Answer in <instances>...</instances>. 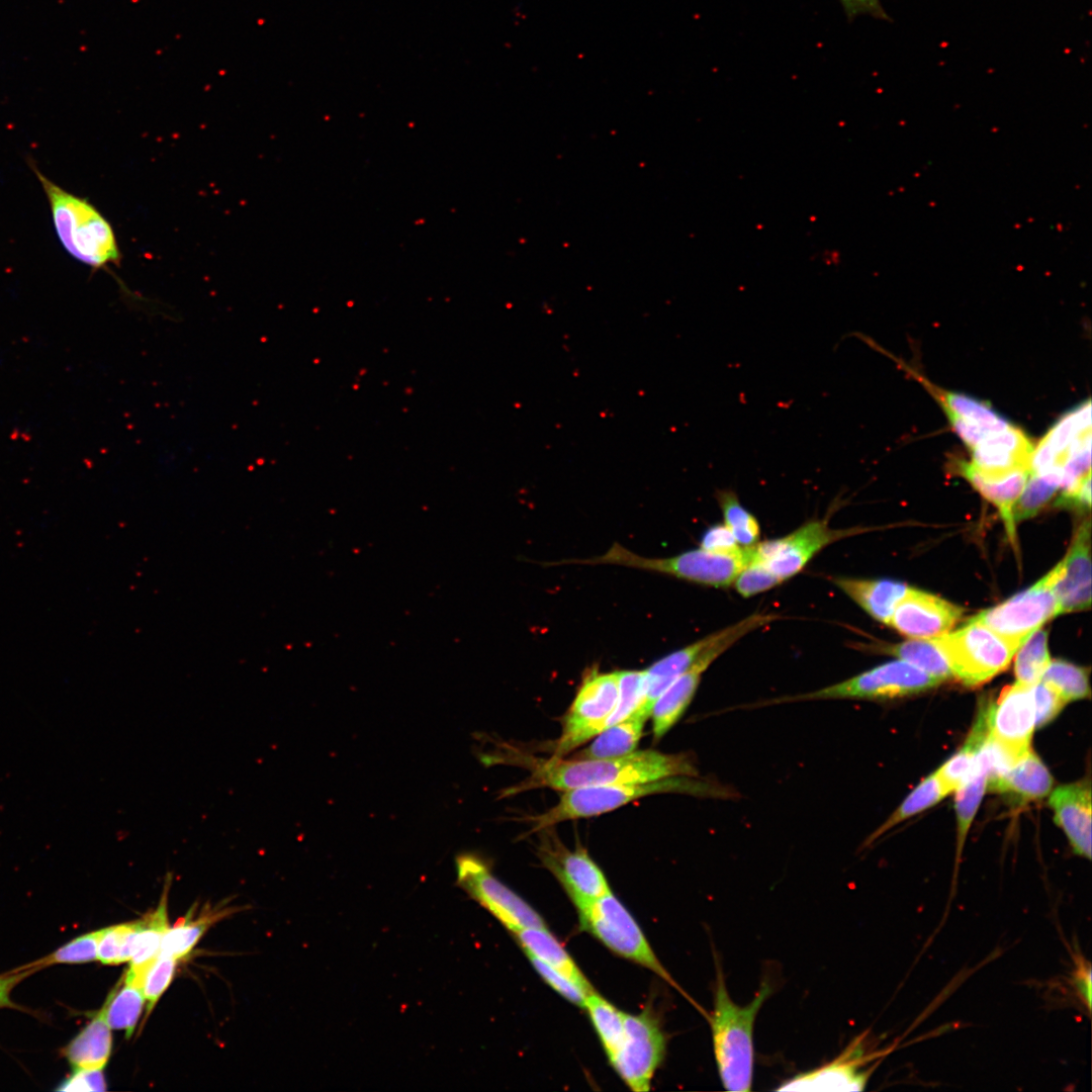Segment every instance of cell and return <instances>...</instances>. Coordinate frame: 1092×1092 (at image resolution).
Here are the masks:
<instances>
[{
  "label": "cell",
  "instance_id": "cell-1",
  "mask_svg": "<svg viewBox=\"0 0 1092 1092\" xmlns=\"http://www.w3.org/2000/svg\"><path fill=\"white\" fill-rule=\"evenodd\" d=\"M530 775L506 791L519 794L537 788L565 792L578 788L614 784L642 783L672 777H698V769L687 753H662L655 750L633 751L626 755L573 759L552 756L528 759Z\"/></svg>",
  "mask_w": 1092,
  "mask_h": 1092
},
{
  "label": "cell",
  "instance_id": "cell-2",
  "mask_svg": "<svg viewBox=\"0 0 1092 1092\" xmlns=\"http://www.w3.org/2000/svg\"><path fill=\"white\" fill-rule=\"evenodd\" d=\"M714 990V1007L709 1017L713 1051L719 1076L727 1091L748 1092L753 1078V1026L756 1015L772 993L763 982L753 1000L736 1004L730 997L719 963Z\"/></svg>",
  "mask_w": 1092,
  "mask_h": 1092
},
{
  "label": "cell",
  "instance_id": "cell-3",
  "mask_svg": "<svg viewBox=\"0 0 1092 1092\" xmlns=\"http://www.w3.org/2000/svg\"><path fill=\"white\" fill-rule=\"evenodd\" d=\"M664 793L717 798L734 795V792L719 784L688 776L651 782L578 788L563 792L555 806L530 818L532 821L530 832L545 830L563 821L602 815L643 797Z\"/></svg>",
  "mask_w": 1092,
  "mask_h": 1092
},
{
  "label": "cell",
  "instance_id": "cell-4",
  "mask_svg": "<svg viewBox=\"0 0 1092 1092\" xmlns=\"http://www.w3.org/2000/svg\"><path fill=\"white\" fill-rule=\"evenodd\" d=\"M48 198L54 228L65 250L78 261L95 269L119 260V250L110 223L87 200L63 189L30 163Z\"/></svg>",
  "mask_w": 1092,
  "mask_h": 1092
},
{
  "label": "cell",
  "instance_id": "cell-5",
  "mask_svg": "<svg viewBox=\"0 0 1092 1092\" xmlns=\"http://www.w3.org/2000/svg\"><path fill=\"white\" fill-rule=\"evenodd\" d=\"M754 545L743 547L735 553H716L700 547L671 557L650 558L638 555L615 542L601 556L563 560L555 562L554 565L615 564L663 573L704 585L726 587L733 584L740 571L752 560Z\"/></svg>",
  "mask_w": 1092,
  "mask_h": 1092
},
{
  "label": "cell",
  "instance_id": "cell-6",
  "mask_svg": "<svg viewBox=\"0 0 1092 1092\" xmlns=\"http://www.w3.org/2000/svg\"><path fill=\"white\" fill-rule=\"evenodd\" d=\"M934 639L945 654L952 675L967 686L983 684L1007 668L1018 649L973 619L959 630Z\"/></svg>",
  "mask_w": 1092,
  "mask_h": 1092
},
{
  "label": "cell",
  "instance_id": "cell-7",
  "mask_svg": "<svg viewBox=\"0 0 1092 1092\" xmlns=\"http://www.w3.org/2000/svg\"><path fill=\"white\" fill-rule=\"evenodd\" d=\"M577 910L582 928L608 948L649 969L681 991L657 959L633 916L612 892Z\"/></svg>",
  "mask_w": 1092,
  "mask_h": 1092
},
{
  "label": "cell",
  "instance_id": "cell-8",
  "mask_svg": "<svg viewBox=\"0 0 1092 1092\" xmlns=\"http://www.w3.org/2000/svg\"><path fill=\"white\" fill-rule=\"evenodd\" d=\"M769 614H754L713 633L708 646L693 665L658 697L651 711L654 740L662 738L691 704L705 670L731 645L749 632L774 621Z\"/></svg>",
  "mask_w": 1092,
  "mask_h": 1092
},
{
  "label": "cell",
  "instance_id": "cell-9",
  "mask_svg": "<svg viewBox=\"0 0 1092 1092\" xmlns=\"http://www.w3.org/2000/svg\"><path fill=\"white\" fill-rule=\"evenodd\" d=\"M940 682L939 678L899 659L817 691L771 700L769 703L836 699L883 700L920 693Z\"/></svg>",
  "mask_w": 1092,
  "mask_h": 1092
},
{
  "label": "cell",
  "instance_id": "cell-10",
  "mask_svg": "<svg viewBox=\"0 0 1092 1092\" xmlns=\"http://www.w3.org/2000/svg\"><path fill=\"white\" fill-rule=\"evenodd\" d=\"M619 695L618 671H587L562 720L560 737L552 745L553 756L562 757L605 730Z\"/></svg>",
  "mask_w": 1092,
  "mask_h": 1092
},
{
  "label": "cell",
  "instance_id": "cell-11",
  "mask_svg": "<svg viewBox=\"0 0 1092 1092\" xmlns=\"http://www.w3.org/2000/svg\"><path fill=\"white\" fill-rule=\"evenodd\" d=\"M455 864L456 884L513 933L526 927H546L526 901L494 877L483 858L461 853Z\"/></svg>",
  "mask_w": 1092,
  "mask_h": 1092
},
{
  "label": "cell",
  "instance_id": "cell-12",
  "mask_svg": "<svg viewBox=\"0 0 1092 1092\" xmlns=\"http://www.w3.org/2000/svg\"><path fill=\"white\" fill-rule=\"evenodd\" d=\"M1059 572L1058 563L1029 588L972 619L986 625L1019 648L1033 632L1059 615L1055 594Z\"/></svg>",
  "mask_w": 1092,
  "mask_h": 1092
},
{
  "label": "cell",
  "instance_id": "cell-13",
  "mask_svg": "<svg viewBox=\"0 0 1092 1092\" xmlns=\"http://www.w3.org/2000/svg\"><path fill=\"white\" fill-rule=\"evenodd\" d=\"M623 1037L610 1062L632 1091H648L664 1057L665 1036L650 1012H623Z\"/></svg>",
  "mask_w": 1092,
  "mask_h": 1092
},
{
  "label": "cell",
  "instance_id": "cell-14",
  "mask_svg": "<svg viewBox=\"0 0 1092 1092\" xmlns=\"http://www.w3.org/2000/svg\"><path fill=\"white\" fill-rule=\"evenodd\" d=\"M857 531L832 529L823 520H811L782 538L758 541L754 557L783 582L799 573L823 548Z\"/></svg>",
  "mask_w": 1092,
  "mask_h": 1092
},
{
  "label": "cell",
  "instance_id": "cell-15",
  "mask_svg": "<svg viewBox=\"0 0 1092 1092\" xmlns=\"http://www.w3.org/2000/svg\"><path fill=\"white\" fill-rule=\"evenodd\" d=\"M988 735L1018 754L1030 749L1035 729L1033 685L1015 682L984 709Z\"/></svg>",
  "mask_w": 1092,
  "mask_h": 1092
},
{
  "label": "cell",
  "instance_id": "cell-16",
  "mask_svg": "<svg viewBox=\"0 0 1092 1092\" xmlns=\"http://www.w3.org/2000/svg\"><path fill=\"white\" fill-rule=\"evenodd\" d=\"M541 859L577 909L611 892L604 873L582 848L569 851L557 841L547 842L541 847Z\"/></svg>",
  "mask_w": 1092,
  "mask_h": 1092
},
{
  "label": "cell",
  "instance_id": "cell-17",
  "mask_svg": "<svg viewBox=\"0 0 1092 1092\" xmlns=\"http://www.w3.org/2000/svg\"><path fill=\"white\" fill-rule=\"evenodd\" d=\"M963 613L961 607L941 598L908 588L888 624L905 636L927 639L947 633Z\"/></svg>",
  "mask_w": 1092,
  "mask_h": 1092
},
{
  "label": "cell",
  "instance_id": "cell-18",
  "mask_svg": "<svg viewBox=\"0 0 1092 1092\" xmlns=\"http://www.w3.org/2000/svg\"><path fill=\"white\" fill-rule=\"evenodd\" d=\"M872 1060V1056L864 1055L860 1039H856L830 1063L795 1076L777 1090L862 1091L874 1070V1067L867 1068Z\"/></svg>",
  "mask_w": 1092,
  "mask_h": 1092
},
{
  "label": "cell",
  "instance_id": "cell-19",
  "mask_svg": "<svg viewBox=\"0 0 1092 1092\" xmlns=\"http://www.w3.org/2000/svg\"><path fill=\"white\" fill-rule=\"evenodd\" d=\"M1055 583L1059 615L1091 606V523L1078 528Z\"/></svg>",
  "mask_w": 1092,
  "mask_h": 1092
},
{
  "label": "cell",
  "instance_id": "cell-20",
  "mask_svg": "<svg viewBox=\"0 0 1092 1092\" xmlns=\"http://www.w3.org/2000/svg\"><path fill=\"white\" fill-rule=\"evenodd\" d=\"M1033 446L1027 436L1013 425L988 436L971 449V466L985 477H999L1016 469L1029 470Z\"/></svg>",
  "mask_w": 1092,
  "mask_h": 1092
},
{
  "label": "cell",
  "instance_id": "cell-21",
  "mask_svg": "<svg viewBox=\"0 0 1092 1092\" xmlns=\"http://www.w3.org/2000/svg\"><path fill=\"white\" fill-rule=\"evenodd\" d=\"M1050 805L1056 823L1063 829L1074 852L1091 858V789L1080 782L1052 792Z\"/></svg>",
  "mask_w": 1092,
  "mask_h": 1092
},
{
  "label": "cell",
  "instance_id": "cell-22",
  "mask_svg": "<svg viewBox=\"0 0 1092 1092\" xmlns=\"http://www.w3.org/2000/svg\"><path fill=\"white\" fill-rule=\"evenodd\" d=\"M961 474L999 511L1006 532L1015 542V521L1013 509L1023 490L1029 470L1020 468L999 477H985L978 473L969 462H960Z\"/></svg>",
  "mask_w": 1092,
  "mask_h": 1092
},
{
  "label": "cell",
  "instance_id": "cell-23",
  "mask_svg": "<svg viewBox=\"0 0 1092 1092\" xmlns=\"http://www.w3.org/2000/svg\"><path fill=\"white\" fill-rule=\"evenodd\" d=\"M833 583L879 622L888 624L897 604L908 590L891 579H861L838 576Z\"/></svg>",
  "mask_w": 1092,
  "mask_h": 1092
},
{
  "label": "cell",
  "instance_id": "cell-24",
  "mask_svg": "<svg viewBox=\"0 0 1092 1092\" xmlns=\"http://www.w3.org/2000/svg\"><path fill=\"white\" fill-rule=\"evenodd\" d=\"M713 633L680 648L651 664L644 670V699L637 713L650 718L658 697L687 671L711 642Z\"/></svg>",
  "mask_w": 1092,
  "mask_h": 1092
},
{
  "label": "cell",
  "instance_id": "cell-25",
  "mask_svg": "<svg viewBox=\"0 0 1092 1092\" xmlns=\"http://www.w3.org/2000/svg\"><path fill=\"white\" fill-rule=\"evenodd\" d=\"M167 893L168 889L165 888L158 908L142 919L130 966L123 978L125 983L141 990L148 970L161 953L162 939L169 929Z\"/></svg>",
  "mask_w": 1092,
  "mask_h": 1092
},
{
  "label": "cell",
  "instance_id": "cell-26",
  "mask_svg": "<svg viewBox=\"0 0 1092 1092\" xmlns=\"http://www.w3.org/2000/svg\"><path fill=\"white\" fill-rule=\"evenodd\" d=\"M110 1029L102 1007L90 1023L64 1049V1055L73 1071L104 1068L112 1049Z\"/></svg>",
  "mask_w": 1092,
  "mask_h": 1092
},
{
  "label": "cell",
  "instance_id": "cell-27",
  "mask_svg": "<svg viewBox=\"0 0 1092 1092\" xmlns=\"http://www.w3.org/2000/svg\"><path fill=\"white\" fill-rule=\"evenodd\" d=\"M908 371L938 400L948 420L960 419L990 432H1001L1012 426L987 403L962 393L939 388L917 372L911 369Z\"/></svg>",
  "mask_w": 1092,
  "mask_h": 1092
},
{
  "label": "cell",
  "instance_id": "cell-28",
  "mask_svg": "<svg viewBox=\"0 0 1092 1092\" xmlns=\"http://www.w3.org/2000/svg\"><path fill=\"white\" fill-rule=\"evenodd\" d=\"M514 934L527 956L547 964L586 991L594 990L568 952L546 927H526Z\"/></svg>",
  "mask_w": 1092,
  "mask_h": 1092
},
{
  "label": "cell",
  "instance_id": "cell-29",
  "mask_svg": "<svg viewBox=\"0 0 1092 1092\" xmlns=\"http://www.w3.org/2000/svg\"><path fill=\"white\" fill-rule=\"evenodd\" d=\"M1053 777L1038 756L1029 749L1012 765L994 792L1011 793L1022 800L1045 797L1052 790Z\"/></svg>",
  "mask_w": 1092,
  "mask_h": 1092
},
{
  "label": "cell",
  "instance_id": "cell-30",
  "mask_svg": "<svg viewBox=\"0 0 1092 1092\" xmlns=\"http://www.w3.org/2000/svg\"><path fill=\"white\" fill-rule=\"evenodd\" d=\"M646 720V717L634 712L627 719L603 730L590 745L570 758H611L633 752L642 736Z\"/></svg>",
  "mask_w": 1092,
  "mask_h": 1092
},
{
  "label": "cell",
  "instance_id": "cell-31",
  "mask_svg": "<svg viewBox=\"0 0 1092 1092\" xmlns=\"http://www.w3.org/2000/svg\"><path fill=\"white\" fill-rule=\"evenodd\" d=\"M881 651L896 655L941 681L953 676L948 660L933 638L909 640L894 645H882Z\"/></svg>",
  "mask_w": 1092,
  "mask_h": 1092
},
{
  "label": "cell",
  "instance_id": "cell-32",
  "mask_svg": "<svg viewBox=\"0 0 1092 1092\" xmlns=\"http://www.w3.org/2000/svg\"><path fill=\"white\" fill-rule=\"evenodd\" d=\"M949 793L942 785L936 772L921 781L906 797L897 810L866 840L869 844L878 839L892 827L940 802Z\"/></svg>",
  "mask_w": 1092,
  "mask_h": 1092
},
{
  "label": "cell",
  "instance_id": "cell-33",
  "mask_svg": "<svg viewBox=\"0 0 1092 1092\" xmlns=\"http://www.w3.org/2000/svg\"><path fill=\"white\" fill-rule=\"evenodd\" d=\"M979 753V752H978ZM987 789V771L979 754L968 778L954 790V808L958 824V850L961 851L972 821Z\"/></svg>",
  "mask_w": 1092,
  "mask_h": 1092
},
{
  "label": "cell",
  "instance_id": "cell-34",
  "mask_svg": "<svg viewBox=\"0 0 1092 1092\" xmlns=\"http://www.w3.org/2000/svg\"><path fill=\"white\" fill-rule=\"evenodd\" d=\"M583 1008H586L610 1060L617 1052L623 1037V1012L597 994L595 990L586 996Z\"/></svg>",
  "mask_w": 1092,
  "mask_h": 1092
},
{
  "label": "cell",
  "instance_id": "cell-35",
  "mask_svg": "<svg viewBox=\"0 0 1092 1092\" xmlns=\"http://www.w3.org/2000/svg\"><path fill=\"white\" fill-rule=\"evenodd\" d=\"M145 1005L143 991L123 981L107 997L103 1008L106 1022L113 1029H123L130 1036Z\"/></svg>",
  "mask_w": 1092,
  "mask_h": 1092
},
{
  "label": "cell",
  "instance_id": "cell-36",
  "mask_svg": "<svg viewBox=\"0 0 1092 1092\" xmlns=\"http://www.w3.org/2000/svg\"><path fill=\"white\" fill-rule=\"evenodd\" d=\"M716 499L722 511L724 524L742 547H749L759 541L760 527L755 517L749 513L730 488L717 490Z\"/></svg>",
  "mask_w": 1092,
  "mask_h": 1092
},
{
  "label": "cell",
  "instance_id": "cell-37",
  "mask_svg": "<svg viewBox=\"0 0 1092 1092\" xmlns=\"http://www.w3.org/2000/svg\"><path fill=\"white\" fill-rule=\"evenodd\" d=\"M224 915L219 912L207 913L196 918L189 914L165 933L161 943V953L179 960L186 957L201 938L213 921Z\"/></svg>",
  "mask_w": 1092,
  "mask_h": 1092
},
{
  "label": "cell",
  "instance_id": "cell-38",
  "mask_svg": "<svg viewBox=\"0 0 1092 1092\" xmlns=\"http://www.w3.org/2000/svg\"><path fill=\"white\" fill-rule=\"evenodd\" d=\"M1014 671L1017 682L1031 686L1040 680L1050 664L1048 632L1036 630L1016 650Z\"/></svg>",
  "mask_w": 1092,
  "mask_h": 1092
},
{
  "label": "cell",
  "instance_id": "cell-39",
  "mask_svg": "<svg viewBox=\"0 0 1092 1092\" xmlns=\"http://www.w3.org/2000/svg\"><path fill=\"white\" fill-rule=\"evenodd\" d=\"M141 928L142 920L101 929L97 960L104 965H118L130 961Z\"/></svg>",
  "mask_w": 1092,
  "mask_h": 1092
},
{
  "label": "cell",
  "instance_id": "cell-40",
  "mask_svg": "<svg viewBox=\"0 0 1092 1092\" xmlns=\"http://www.w3.org/2000/svg\"><path fill=\"white\" fill-rule=\"evenodd\" d=\"M1040 680L1057 690L1067 702L1090 695L1087 669L1064 660L1050 661Z\"/></svg>",
  "mask_w": 1092,
  "mask_h": 1092
},
{
  "label": "cell",
  "instance_id": "cell-41",
  "mask_svg": "<svg viewBox=\"0 0 1092 1092\" xmlns=\"http://www.w3.org/2000/svg\"><path fill=\"white\" fill-rule=\"evenodd\" d=\"M619 695L605 729L630 717L644 699V670H619Z\"/></svg>",
  "mask_w": 1092,
  "mask_h": 1092
},
{
  "label": "cell",
  "instance_id": "cell-42",
  "mask_svg": "<svg viewBox=\"0 0 1092 1092\" xmlns=\"http://www.w3.org/2000/svg\"><path fill=\"white\" fill-rule=\"evenodd\" d=\"M100 935L101 929L74 938L50 956L25 968L39 969L53 964H79L94 961L97 959Z\"/></svg>",
  "mask_w": 1092,
  "mask_h": 1092
},
{
  "label": "cell",
  "instance_id": "cell-43",
  "mask_svg": "<svg viewBox=\"0 0 1092 1092\" xmlns=\"http://www.w3.org/2000/svg\"><path fill=\"white\" fill-rule=\"evenodd\" d=\"M1059 488V484L1054 480L1029 473L1023 490L1013 509L1014 521H1021L1036 515Z\"/></svg>",
  "mask_w": 1092,
  "mask_h": 1092
},
{
  "label": "cell",
  "instance_id": "cell-44",
  "mask_svg": "<svg viewBox=\"0 0 1092 1092\" xmlns=\"http://www.w3.org/2000/svg\"><path fill=\"white\" fill-rule=\"evenodd\" d=\"M176 966L177 960L160 953L148 970L142 989L148 1013L152 1011L161 995L171 983Z\"/></svg>",
  "mask_w": 1092,
  "mask_h": 1092
},
{
  "label": "cell",
  "instance_id": "cell-45",
  "mask_svg": "<svg viewBox=\"0 0 1092 1092\" xmlns=\"http://www.w3.org/2000/svg\"><path fill=\"white\" fill-rule=\"evenodd\" d=\"M780 583L781 580L754 555L733 582L738 594L744 598L768 590Z\"/></svg>",
  "mask_w": 1092,
  "mask_h": 1092
},
{
  "label": "cell",
  "instance_id": "cell-46",
  "mask_svg": "<svg viewBox=\"0 0 1092 1092\" xmlns=\"http://www.w3.org/2000/svg\"><path fill=\"white\" fill-rule=\"evenodd\" d=\"M532 966L543 980L571 1003L584 1007L586 996L592 992L586 991L569 978L556 971L540 960L528 956ZM594 991V990H593Z\"/></svg>",
  "mask_w": 1092,
  "mask_h": 1092
},
{
  "label": "cell",
  "instance_id": "cell-47",
  "mask_svg": "<svg viewBox=\"0 0 1092 1092\" xmlns=\"http://www.w3.org/2000/svg\"><path fill=\"white\" fill-rule=\"evenodd\" d=\"M1033 696L1036 728L1054 720L1068 703L1057 690L1041 680L1033 685Z\"/></svg>",
  "mask_w": 1092,
  "mask_h": 1092
},
{
  "label": "cell",
  "instance_id": "cell-48",
  "mask_svg": "<svg viewBox=\"0 0 1092 1092\" xmlns=\"http://www.w3.org/2000/svg\"><path fill=\"white\" fill-rule=\"evenodd\" d=\"M700 547L716 553H735L743 548L725 524L710 527L703 535Z\"/></svg>",
  "mask_w": 1092,
  "mask_h": 1092
},
{
  "label": "cell",
  "instance_id": "cell-49",
  "mask_svg": "<svg viewBox=\"0 0 1092 1092\" xmlns=\"http://www.w3.org/2000/svg\"><path fill=\"white\" fill-rule=\"evenodd\" d=\"M848 22L856 17L868 15L875 19L892 21L880 0H838Z\"/></svg>",
  "mask_w": 1092,
  "mask_h": 1092
},
{
  "label": "cell",
  "instance_id": "cell-50",
  "mask_svg": "<svg viewBox=\"0 0 1092 1092\" xmlns=\"http://www.w3.org/2000/svg\"><path fill=\"white\" fill-rule=\"evenodd\" d=\"M102 1070L73 1071V1075L67 1079L58 1090L66 1091H102L105 1089V1080Z\"/></svg>",
  "mask_w": 1092,
  "mask_h": 1092
},
{
  "label": "cell",
  "instance_id": "cell-51",
  "mask_svg": "<svg viewBox=\"0 0 1092 1092\" xmlns=\"http://www.w3.org/2000/svg\"><path fill=\"white\" fill-rule=\"evenodd\" d=\"M1073 987L1087 1011L1091 1009V965L1082 956L1075 958V970L1072 977Z\"/></svg>",
  "mask_w": 1092,
  "mask_h": 1092
},
{
  "label": "cell",
  "instance_id": "cell-52",
  "mask_svg": "<svg viewBox=\"0 0 1092 1092\" xmlns=\"http://www.w3.org/2000/svg\"><path fill=\"white\" fill-rule=\"evenodd\" d=\"M34 970L36 969L22 968L18 972H13L0 976V1007H15L10 1000L11 990L17 983H19L23 978L28 976Z\"/></svg>",
  "mask_w": 1092,
  "mask_h": 1092
}]
</instances>
